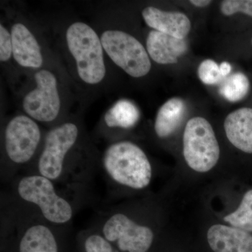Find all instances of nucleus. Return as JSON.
Wrapping results in <instances>:
<instances>
[{"instance_id":"obj_1","label":"nucleus","mask_w":252,"mask_h":252,"mask_svg":"<svg viewBox=\"0 0 252 252\" xmlns=\"http://www.w3.org/2000/svg\"><path fill=\"white\" fill-rule=\"evenodd\" d=\"M4 211L1 252H70L65 227L10 201Z\"/></svg>"},{"instance_id":"obj_2","label":"nucleus","mask_w":252,"mask_h":252,"mask_svg":"<svg viewBox=\"0 0 252 252\" xmlns=\"http://www.w3.org/2000/svg\"><path fill=\"white\" fill-rule=\"evenodd\" d=\"M10 202L39 215L51 224L66 227L75 214V204L61 193L52 180L36 173H26L12 181Z\"/></svg>"},{"instance_id":"obj_3","label":"nucleus","mask_w":252,"mask_h":252,"mask_svg":"<svg viewBox=\"0 0 252 252\" xmlns=\"http://www.w3.org/2000/svg\"><path fill=\"white\" fill-rule=\"evenodd\" d=\"M80 131L77 124L64 123L48 132L34 167L27 173H36L68 189H82L87 183L71 160Z\"/></svg>"},{"instance_id":"obj_4","label":"nucleus","mask_w":252,"mask_h":252,"mask_svg":"<svg viewBox=\"0 0 252 252\" xmlns=\"http://www.w3.org/2000/svg\"><path fill=\"white\" fill-rule=\"evenodd\" d=\"M102 165L109 182L116 185L142 190L152 181L148 157L137 144L128 141L110 144L102 155Z\"/></svg>"},{"instance_id":"obj_5","label":"nucleus","mask_w":252,"mask_h":252,"mask_svg":"<svg viewBox=\"0 0 252 252\" xmlns=\"http://www.w3.org/2000/svg\"><path fill=\"white\" fill-rule=\"evenodd\" d=\"M66 41L81 80L91 85L100 83L106 68L103 46L95 31L86 23H74L66 32Z\"/></svg>"},{"instance_id":"obj_6","label":"nucleus","mask_w":252,"mask_h":252,"mask_svg":"<svg viewBox=\"0 0 252 252\" xmlns=\"http://www.w3.org/2000/svg\"><path fill=\"white\" fill-rule=\"evenodd\" d=\"M41 141L40 127L28 116L13 118L4 131V152L7 168L1 173L5 180H14L18 169L32 161Z\"/></svg>"},{"instance_id":"obj_7","label":"nucleus","mask_w":252,"mask_h":252,"mask_svg":"<svg viewBox=\"0 0 252 252\" xmlns=\"http://www.w3.org/2000/svg\"><path fill=\"white\" fill-rule=\"evenodd\" d=\"M94 228L119 252H148L154 243V230L141 224L127 214L107 210L101 215Z\"/></svg>"},{"instance_id":"obj_8","label":"nucleus","mask_w":252,"mask_h":252,"mask_svg":"<svg viewBox=\"0 0 252 252\" xmlns=\"http://www.w3.org/2000/svg\"><path fill=\"white\" fill-rule=\"evenodd\" d=\"M184 157L187 165L198 172H207L217 165L220 148L215 131L203 117L192 118L186 125L183 137Z\"/></svg>"},{"instance_id":"obj_9","label":"nucleus","mask_w":252,"mask_h":252,"mask_svg":"<svg viewBox=\"0 0 252 252\" xmlns=\"http://www.w3.org/2000/svg\"><path fill=\"white\" fill-rule=\"evenodd\" d=\"M103 49L113 62L131 77L140 78L150 72L148 52L134 36L125 32L107 31L100 36Z\"/></svg>"},{"instance_id":"obj_10","label":"nucleus","mask_w":252,"mask_h":252,"mask_svg":"<svg viewBox=\"0 0 252 252\" xmlns=\"http://www.w3.org/2000/svg\"><path fill=\"white\" fill-rule=\"evenodd\" d=\"M36 86L23 99L24 112L33 120L49 123L56 120L61 109V99L57 79L46 69L38 71L34 75Z\"/></svg>"},{"instance_id":"obj_11","label":"nucleus","mask_w":252,"mask_h":252,"mask_svg":"<svg viewBox=\"0 0 252 252\" xmlns=\"http://www.w3.org/2000/svg\"><path fill=\"white\" fill-rule=\"evenodd\" d=\"M144 21L154 31L184 39L187 37L191 23L187 15L177 11H164L154 6H148L142 13Z\"/></svg>"},{"instance_id":"obj_12","label":"nucleus","mask_w":252,"mask_h":252,"mask_svg":"<svg viewBox=\"0 0 252 252\" xmlns=\"http://www.w3.org/2000/svg\"><path fill=\"white\" fill-rule=\"evenodd\" d=\"M207 241L215 252H252V235L233 226L216 224L207 231Z\"/></svg>"},{"instance_id":"obj_13","label":"nucleus","mask_w":252,"mask_h":252,"mask_svg":"<svg viewBox=\"0 0 252 252\" xmlns=\"http://www.w3.org/2000/svg\"><path fill=\"white\" fill-rule=\"evenodd\" d=\"M13 56L23 67L39 68L43 64L41 48L35 36L22 23H16L11 28Z\"/></svg>"},{"instance_id":"obj_14","label":"nucleus","mask_w":252,"mask_h":252,"mask_svg":"<svg viewBox=\"0 0 252 252\" xmlns=\"http://www.w3.org/2000/svg\"><path fill=\"white\" fill-rule=\"evenodd\" d=\"M147 52L151 59L161 64H175L179 57L188 50L185 39H180L160 32L153 31L147 39Z\"/></svg>"},{"instance_id":"obj_15","label":"nucleus","mask_w":252,"mask_h":252,"mask_svg":"<svg viewBox=\"0 0 252 252\" xmlns=\"http://www.w3.org/2000/svg\"><path fill=\"white\" fill-rule=\"evenodd\" d=\"M224 130L230 143L245 153L252 154V109H237L225 118Z\"/></svg>"},{"instance_id":"obj_16","label":"nucleus","mask_w":252,"mask_h":252,"mask_svg":"<svg viewBox=\"0 0 252 252\" xmlns=\"http://www.w3.org/2000/svg\"><path fill=\"white\" fill-rule=\"evenodd\" d=\"M186 104L180 97L167 100L159 109L156 117L154 130L158 137L166 138L178 128L185 117Z\"/></svg>"},{"instance_id":"obj_17","label":"nucleus","mask_w":252,"mask_h":252,"mask_svg":"<svg viewBox=\"0 0 252 252\" xmlns=\"http://www.w3.org/2000/svg\"><path fill=\"white\" fill-rule=\"evenodd\" d=\"M140 111L127 99L118 101L106 112L104 120L109 128L129 129L134 127L140 119Z\"/></svg>"},{"instance_id":"obj_18","label":"nucleus","mask_w":252,"mask_h":252,"mask_svg":"<svg viewBox=\"0 0 252 252\" xmlns=\"http://www.w3.org/2000/svg\"><path fill=\"white\" fill-rule=\"evenodd\" d=\"M73 252H119L94 227L78 233Z\"/></svg>"},{"instance_id":"obj_19","label":"nucleus","mask_w":252,"mask_h":252,"mask_svg":"<svg viewBox=\"0 0 252 252\" xmlns=\"http://www.w3.org/2000/svg\"><path fill=\"white\" fill-rule=\"evenodd\" d=\"M250 84L248 78L241 72L231 74L222 83L220 94L231 102H238L248 94Z\"/></svg>"},{"instance_id":"obj_20","label":"nucleus","mask_w":252,"mask_h":252,"mask_svg":"<svg viewBox=\"0 0 252 252\" xmlns=\"http://www.w3.org/2000/svg\"><path fill=\"white\" fill-rule=\"evenodd\" d=\"M223 220L232 226L252 233V190L244 195L238 208L225 216Z\"/></svg>"},{"instance_id":"obj_21","label":"nucleus","mask_w":252,"mask_h":252,"mask_svg":"<svg viewBox=\"0 0 252 252\" xmlns=\"http://www.w3.org/2000/svg\"><path fill=\"white\" fill-rule=\"evenodd\" d=\"M199 79L207 85H214L220 82L222 75L220 72V65L212 60L207 59L203 61L198 69Z\"/></svg>"},{"instance_id":"obj_22","label":"nucleus","mask_w":252,"mask_h":252,"mask_svg":"<svg viewBox=\"0 0 252 252\" xmlns=\"http://www.w3.org/2000/svg\"><path fill=\"white\" fill-rule=\"evenodd\" d=\"M220 11L227 16L240 12L252 17V0H225L220 4Z\"/></svg>"},{"instance_id":"obj_23","label":"nucleus","mask_w":252,"mask_h":252,"mask_svg":"<svg viewBox=\"0 0 252 252\" xmlns=\"http://www.w3.org/2000/svg\"><path fill=\"white\" fill-rule=\"evenodd\" d=\"M13 54L12 38L11 33L1 25L0 26V61L6 62Z\"/></svg>"},{"instance_id":"obj_24","label":"nucleus","mask_w":252,"mask_h":252,"mask_svg":"<svg viewBox=\"0 0 252 252\" xmlns=\"http://www.w3.org/2000/svg\"><path fill=\"white\" fill-rule=\"evenodd\" d=\"M220 72L221 74L222 77H225L230 74L231 71V65L230 63L227 62H223L220 65Z\"/></svg>"},{"instance_id":"obj_25","label":"nucleus","mask_w":252,"mask_h":252,"mask_svg":"<svg viewBox=\"0 0 252 252\" xmlns=\"http://www.w3.org/2000/svg\"><path fill=\"white\" fill-rule=\"evenodd\" d=\"M189 2L194 5V6H197V7L203 8L211 4L212 1L210 0H190Z\"/></svg>"},{"instance_id":"obj_26","label":"nucleus","mask_w":252,"mask_h":252,"mask_svg":"<svg viewBox=\"0 0 252 252\" xmlns=\"http://www.w3.org/2000/svg\"></svg>"}]
</instances>
